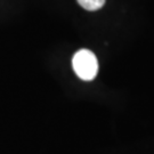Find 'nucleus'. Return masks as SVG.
<instances>
[{"instance_id": "obj_2", "label": "nucleus", "mask_w": 154, "mask_h": 154, "mask_svg": "<svg viewBox=\"0 0 154 154\" xmlns=\"http://www.w3.org/2000/svg\"><path fill=\"white\" fill-rule=\"evenodd\" d=\"M77 1L82 8L89 11H98L105 4V0H77Z\"/></svg>"}, {"instance_id": "obj_1", "label": "nucleus", "mask_w": 154, "mask_h": 154, "mask_svg": "<svg viewBox=\"0 0 154 154\" xmlns=\"http://www.w3.org/2000/svg\"><path fill=\"white\" fill-rule=\"evenodd\" d=\"M72 66L78 77L83 81H91L98 73V61L91 50L80 49L72 58Z\"/></svg>"}]
</instances>
